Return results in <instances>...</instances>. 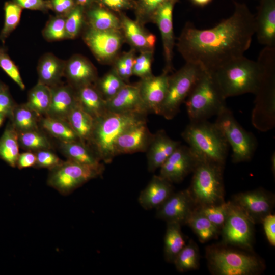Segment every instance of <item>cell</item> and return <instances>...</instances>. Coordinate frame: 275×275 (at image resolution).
Returning <instances> with one entry per match:
<instances>
[{
	"instance_id": "6da1fadb",
	"label": "cell",
	"mask_w": 275,
	"mask_h": 275,
	"mask_svg": "<svg viewBox=\"0 0 275 275\" xmlns=\"http://www.w3.org/2000/svg\"><path fill=\"white\" fill-rule=\"evenodd\" d=\"M234 3L233 14L212 28L201 30L186 24L177 44L186 62L213 72L244 56L255 34L254 15L244 4Z\"/></svg>"
},
{
	"instance_id": "7a4b0ae2",
	"label": "cell",
	"mask_w": 275,
	"mask_h": 275,
	"mask_svg": "<svg viewBox=\"0 0 275 275\" xmlns=\"http://www.w3.org/2000/svg\"><path fill=\"white\" fill-rule=\"evenodd\" d=\"M147 115L136 113L107 112L95 119L89 146L96 152L102 162L109 163L116 156L115 143L118 138L129 126L146 119Z\"/></svg>"
},
{
	"instance_id": "3957f363",
	"label": "cell",
	"mask_w": 275,
	"mask_h": 275,
	"mask_svg": "<svg viewBox=\"0 0 275 275\" xmlns=\"http://www.w3.org/2000/svg\"><path fill=\"white\" fill-rule=\"evenodd\" d=\"M212 72L226 98L246 93L255 94L262 75L258 62L244 56L230 61Z\"/></svg>"
},
{
	"instance_id": "277c9868",
	"label": "cell",
	"mask_w": 275,
	"mask_h": 275,
	"mask_svg": "<svg viewBox=\"0 0 275 275\" xmlns=\"http://www.w3.org/2000/svg\"><path fill=\"white\" fill-rule=\"evenodd\" d=\"M181 135L198 158L225 165L229 145L215 123L190 122Z\"/></svg>"
},
{
	"instance_id": "5b68a950",
	"label": "cell",
	"mask_w": 275,
	"mask_h": 275,
	"mask_svg": "<svg viewBox=\"0 0 275 275\" xmlns=\"http://www.w3.org/2000/svg\"><path fill=\"white\" fill-rule=\"evenodd\" d=\"M226 99L213 73L204 70L184 101L190 122L217 116L227 106Z\"/></svg>"
},
{
	"instance_id": "8992f818",
	"label": "cell",
	"mask_w": 275,
	"mask_h": 275,
	"mask_svg": "<svg viewBox=\"0 0 275 275\" xmlns=\"http://www.w3.org/2000/svg\"><path fill=\"white\" fill-rule=\"evenodd\" d=\"M199 158L188 189L197 207L216 205L224 200V166Z\"/></svg>"
},
{
	"instance_id": "52a82bcc",
	"label": "cell",
	"mask_w": 275,
	"mask_h": 275,
	"mask_svg": "<svg viewBox=\"0 0 275 275\" xmlns=\"http://www.w3.org/2000/svg\"><path fill=\"white\" fill-rule=\"evenodd\" d=\"M204 70L199 64L186 62L169 75L167 95L159 115L168 120L175 117Z\"/></svg>"
},
{
	"instance_id": "ba28073f",
	"label": "cell",
	"mask_w": 275,
	"mask_h": 275,
	"mask_svg": "<svg viewBox=\"0 0 275 275\" xmlns=\"http://www.w3.org/2000/svg\"><path fill=\"white\" fill-rule=\"evenodd\" d=\"M207 258L212 272L219 275L254 274L263 266L256 257L225 248H208Z\"/></svg>"
},
{
	"instance_id": "9c48e42d",
	"label": "cell",
	"mask_w": 275,
	"mask_h": 275,
	"mask_svg": "<svg viewBox=\"0 0 275 275\" xmlns=\"http://www.w3.org/2000/svg\"><path fill=\"white\" fill-rule=\"evenodd\" d=\"M215 124L232 149L234 163L248 161L253 157L257 147L255 136L239 124L232 112L227 106L217 116Z\"/></svg>"
},
{
	"instance_id": "30bf717a",
	"label": "cell",
	"mask_w": 275,
	"mask_h": 275,
	"mask_svg": "<svg viewBox=\"0 0 275 275\" xmlns=\"http://www.w3.org/2000/svg\"><path fill=\"white\" fill-rule=\"evenodd\" d=\"M103 172L91 167L67 159L49 170L47 183L61 194L66 196L90 180L100 176Z\"/></svg>"
},
{
	"instance_id": "8fae6325",
	"label": "cell",
	"mask_w": 275,
	"mask_h": 275,
	"mask_svg": "<svg viewBox=\"0 0 275 275\" xmlns=\"http://www.w3.org/2000/svg\"><path fill=\"white\" fill-rule=\"evenodd\" d=\"M251 121L258 130L265 132L275 125V75L269 73L262 78L255 93Z\"/></svg>"
},
{
	"instance_id": "7c38bea8",
	"label": "cell",
	"mask_w": 275,
	"mask_h": 275,
	"mask_svg": "<svg viewBox=\"0 0 275 275\" xmlns=\"http://www.w3.org/2000/svg\"><path fill=\"white\" fill-rule=\"evenodd\" d=\"M254 223L238 206L230 202L222 229L225 243L244 249H252Z\"/></svg>"
},
{
	"instance_id": "4fadbf2b",
	"label": "cell",
	"mask_w": 275,
	"mask_h": 275,
	"mask_svg": "<svg viewBox=\"0 0 275 275\" xmlns=\"http://www.w3.org/2000/svg\"><path fill=\"white\" fill-rule=\"evenodd\" d=\"M84 39L96 58L106 63L116 58L124 38L121 31H100L89 27Z\"/></svg>"
},
{
	"instance_id": "5bb4252c",
	"label": "cell",
	"mask_w": 275,
	"mask_h": 275,
	"mask_svg": "<svg viewBox=\"0 0 275 275\" xmlns=\"http://www.w3.org/2000/svg\"><path fill=\"white\" fill-rule=\"evenodd\" d=\"M197 206L188 189L173 193L156 208V218L181 225L187 222Z\"/></svg>"
},
{
	"instance_id": "9a60e30c",
	"label": "cell",
	"mask_w": 275,
	"mask_h": 275,
	"mask_svg": "<svg viewBox=\"0 0 275 275\" xmlns=\"http://www.w3.org/2000/svg\"><path fill=\"white\" fill-rule=\"evenodd\" d=\"M198 160L188 146L180 145L161 166L159 175L172 183L180 182L193 172Z\"/></svg>"
},
{
	"instance_id": "2e32d148",
	"label": "cell",
	"mask_w": 275,
	"mask_h": 275,
	"mask_svg": "<svg viewBox=\"0 0 275 275\" xmlns=\"http://www.w3.org/2000/svg\"><path fill=\"white\" fill-rule=\"evenodd\" d=\"M146 119L129 126L117 139L115 156L146 152L153 134L149 130Z\"/></svg>"
},
{
	"instance_id": "e0dca14e",
	"label": "cell",
	"mask_w": 275,
	"mask_h": 275,
	"mask_svg": "<svg viewBox=\"0 0 275 275\" xmlns=\"http://www.w3.org/2000/svg\"><path fill=\"white\" fill-rule=\"evenodd\" d=\"M169 77V73L163 71L159 75H152L141 79L137 83L141 97L149 113L159 115L167 95Z\"/></svg>"
},
{
	"instance_id": "ac0fdd59",
	"label": "cell",
	"mask_w": 275,
	"mask_h": 275,
	"mask_svg": "<svg viewBox=\"0 0 275 275\" xmlns=\"http://www.w3.org/2000/svg\"><path fill=\"white\" fill-rule=\"evenodd\" d=\"M178 0H169L156 11L153 22L156 23L160 31L163 49L166 66L163 71L168 73L173 69L172 59L175 37L173 25V12Z\"/></svg>"
},
{
	"instance_id": "d6986e66",
	"label": "cell",
	"mask_w": 275,
	"mask_h": 275,
	"mask_svg": "<svg viewBox=\"0 0 275 275\" xmlns=\"http://www.w3.org/2000/svg\"><path fill=\"white\" fill-rule=\"evenodd\" d=\"M240 208L255 224L262 222L271 213L273 199L261 189L241 193L236 195L232 202Z\"/></svg>"
},
{
	"instance_id": "ffe728a7",
	"label": "cell",
	"mask_w": 275,
	"mask_h": 275,
	"mask_svg": "<svg viewBox=\"0 0 275 275\" xmlns=\"http://www.w3.org/2000/svg\"><path fill=\"white\" fill-rule=\"evenodd\" d=\"M255 34L265 47H275V0H261L254 16Z\"/></svg>"
},
{
	"instance_id": "44dd1931",
	"label": "cell",
	"mask_w": 275,
	"mask_h": 275,
	"mask_svg": "<svg viewBox=\"0 0 275 275\" xmlns=\"http://www.w3.org/2000/svg\"><path fill=\"white\" fill-rule=\"evenodd\" d=\"M108 112L136 113L147 115L149 113L141 97L138 84H126L111 99L106 101Z\"/></svg>"
},
{
	"instance_id": "7402d4cb",
	"label": "cell",
	"mask_w": 275,
	"mask_h": 275,
	"mask_svg": "<svg viewBox=\"0 0 275 275\" xmlns=\"http://www.w3.org/2000/svg\"><path fill=\"white\" fill-rule=\"evenodd\" d=\"M180 145V141L172 140L164 130L153 134L146 151L148 171L154 172L160 168Z\"/></svg>"
},
{
	"instance_id": "603a6c76",
	"label": "cell",
	"mask_w": 275,
	"mask_h": 275,
	"mask_svg": "<svg viewBox=\"0 0 275 275\" xmlns=\"http://www.w3.org/2000/svg\"><path fill=\"white\" fill-rule=\"evenodd\" d=\"M64 75L74 89L94 85L98 79L95 67L80 56H74L66 62Z\"/></svg>"
},
{
	"instance_id": "cb8c5ba5",
	"label": "cell",
	"mask_w": 275,
	"mask_h": 275,
	"mask_svg": "<svg viewBox=\"0 0 275 275\" xmlns=\"http://www.w3.org/2000/svg\"><path fill=\"white\" fill-rule=\"evenodd\" d=\"M121 31L124 39L135 50L154 51L156 36L146 31L143 25L126 15L121 14Z\"/></svg>"
},
{
	"instance_id": "d4e9b609",
	"label": "cell",
	"mask_w": 275,
	"mask_h": 275,
	"mask_svg": "<svg viewBox=\"0 0 275 275\" xmlns=\"http://www.w3.org/2000/svg\"><path fill=\"white\" fill-rule=\"evenodd\" d=\"M172 183L159 175H154L138 197L140 205L146 210L156 208L173 193Z\"/></svg>"
},
{
	"instance_id": "484cf974",
	"label": "cell",
	"mask_w": 275,
	"mask_h": 275,
	"mask_svg": "<svg viewBox=\"0 0 275 275\" xmlns=\"http://www.w3.org/2000/svg\"><path fill=\"white\" fill-rule=\"evenodd\" d=\"M51 88V103L45 116L67 121L70 113L78 103L75 90L70 85L59 84Z\"/></svg>"
},
{
	"instance_id": "4316f807",
	"label": "cell",
	"mask_w": 275,
	"mask_h": 275,
	"mask_svg": "<svg viewBox=\"0 0 275 275\" xmlns=\"http://www.w3.org/2000/svg\"><path fill=\"white\" fill-rule=\"evenodd\" d=\"M59 149L67 159L104 171V166L99 156L88 145L80 141L59 142Z\"/></svg>"
},
{
	"instance_id": "83f0119b",
	"label": "cell",
	"mask_w": 275,
	"mask_h": 275,
	"mask_svg": "<svg viewBox=\"0 0 275 275\" xmlns=\"http://www.w3.org/2000/svg\"><path fill=\"white\" fill-rule=\"evenodd\" d=\"M75 90L78 105L94 119L108 112L106 101L94 84L82 86Z\"/></svg>"
},
{
	"instance_id": "f1b7e54d",
	"label": "cell",
	"mask_w": 275,
	"mask_h": 275,
	"mask_svg": "<svg viewBox=\"0 0 275 275\" xmlns=\"http://www.w3.org/2000/svg\"><path fill=\"white\" fill-rule=\"evenodd\" d=\"M65 64L51 53L44 55L37 67L38 82L50 88L59 85L61 77L64 75Z\"/></svg>"
},
{
	"instance_id": "f546056e",
	"label": "cell",
	"mask_w": 275,
	"mask_h": 275,
	"mask_svg": "<svg viewBox=\"0 0 275 275\" xmlns=\"http://www.w3.org/2000/svg\"><path fill=\"white\" fill-rule=\"evenodd\" d=\"M86 12L89 27L100 31H121L120 18L100 5L91 4Z\"/></svg>"
},
{
	"instance_id": "4dcf8cb0",
	"label": "cell",
	"mask_w": 275,
	"mask_h": 275,
	"mask_svg": "<svg viewBox=\"0 0 275 275\" xmlns=\"http://www.w3.org/2000/svg\"><path fill=\"white\" fill-rule=\"evenodd\" d=\"M67 121L80 141L89 146L95 119L77 104L70 113Z\"/></svg>"
},
{
	"instance_id": "1f68e13d",
	"label": "cell",
	"mask_w": 275,
	"mask_h": 275,
	"mask_svg": "<svg viewBox=\"0 0 275 275\" xmlns=\"http://www.w3.org/2000/svg\"><path fill=\"white\" fill-rule=\"evenodd\" d=\"M39 125L45 131L60 142L80 141L67 120L43 116L40 117Z\"/></svg>"
},
{
	"instance_id": "d6a6232c",
	"label": "cell",
	"mask_w": 275,
	"mask_h": 275,
	"mask_svg": "<svg viewBox=\"0 0 275 275\" xmlns=\"http://www.w3.org/2000/svg\"><path fill=\"white\" fill-rule=\"evenodd\" d=\"M181 225L175 222H167L164 238V257L166 261L173 263L175 258L186 245Z\"/></svg>"
},
{
	"instance_id": "836d02e7",
	"label": "cell",
	"mask_w": 275,
	"mask_h": 275,
	"mask_svg": "<svg viewBox=\"0 0 275 275\" xmlns=\"http://www.w3.org/2000/svg\"><path fill=\"white\" fill-rule=\"evenodd\" d=\"M19 147L18 133L10 122L0 138V158L11 167H16Z\"/></svg>"
},
{
	"instance_id": "e575fe53",
	"label": "cell",
	"mask_w": 275,
	"mask_h": 275,
	"mask_svg": "<svg viewBox=\"0 0 275 275\" xmlns=\"http://www.w3.org/2000/svg\"><path fill=\"white\" fill-rule=\"evenodd\" d=\"M40 117L25 103L16 104L10 118L19 133L39 129Z\"/></svg>"
},
{
	"instance_id": "d590c367",
	"label": "cell",
	"mask_w": 275,
	"mask_h": 275,
	"mask_svg": "<svg viewBox=\"0 0 275 275\" xmlns=\"http://www.w3.org/2000/svg\"><path fill=\"white\" fill-rule=\"evenodd\" d=\"M51 95L50 87L38 82L29 91L26 104L40 117L45 116L50 106Z\"/></svg>"
},
{
	"instance_id": "8d00e7d4",
	"label": "cell",
	"mask_w": 275,
	"mask_h": 275,
	"mask_svg": "<svg viewBox=\"0 0 275 275\" xmlns=\"http://www.w3.org/2000/svg\"><path fill=\"white\" fill-rule=\"evenodd\" d=\"M186 224L189 226L202 242L215 238L220 230L203 215L197 208L188 218Z\"/></svg>"
},
{
	"instance_id": "74e56055",
	"label": "cell",
	"mask_w": 275,
	"mask_h": 275,
	"mask_svg": "<svg viewBox=\"0 0 275 275\" xmlns=\"http://www.w3.org/2000/svg\"><path fill=\"white\" fill-rule=\"evenodd\" d=\"M19 146L28 151L51 149L52 145L47 136L40 129L18 133Z\"/></svg>"
},
{
	"instance_id": "f35d334b",
	"label": "cell",
	"mask_w": 275,
	"mask_h": 275,
	"mask_svg": "<svg viewBox=\"0 0 275 275\" xmlns=\"http://www.w3.org/2000/svg\"><path fill=\"white\" fill-rule=\"evenodd\" d=\"M199 254L196 244L192 240L179 253L173 263L176 269L184 272L196 269L199 266Z\"/></svg>"
},
{
	"instance_id": "ab89813d",
	"label": "cell",
	"mask_w": 275,
	"mask_h": 275,
	"mask_svg": "<svg viewBox=\"0 0 275 275\" xmlns=\"http://www.w3.org/2000/svg\"><path fill=\"white\" fill-rule=\"evenodd\" d=\"M127 83L124 82L112 69L100 79L94 85L106 101L113 97Z\"/></svg>"
},
{
	"instance_id": "60d3db41",
	"label": "cell",
	"mask_w": 275,
	"mask_h": 275,
	"mask_svg": "<svg viewBox=\"0 0 275 275\" xmlns=\"http://www.w3.org/2000/svg\"><path fill=\"white\" fill-rule=\"evenodd\" d=\"M22 9L20 6L12 1L5 3L4 24L0 33V40L3 43L19 24Z\"/></svg>"
},
{
	"instance_id": "b9f144b4",
	"label": "cell",
	"mask_w": 275,
	"mask_h": 275,
	"mask_svg": "<svg viewBox=\"0 0 275 275\" xmlns=\"http://www.w3.org/2000/svg\"><path fill=\"white\" fill-rule=\"evenodd\" d=\"M169 0H137L134 3L136 10V21L142 25L153 22L158 9Z\"/></svg>"
},
{
	"instance_id": "7bdbcfd3",
	"label": "cell",
	"mask_w": 275,
	"mask_h": 275,
	"mask_svg": "<svg viewBox=\"0 0 275 275\" xmlns=\"http://www.w3.org/2000/svg\"><path fill=\"white\" fill-rule=\"evenodd\" d=\"M230 202H224L222 203L198 207V210L214 224L221 229L226 221Z\"/></svg>"
},
{
	"instance_id": "ee69618b",
	"label": "cell",
	"mask_w": 275,
	"mask_h": 275,
	"mask_svg": "<svg viewBox=\"0 0 275 275\" xmlns=\"http://www.w3.org/2000/svg\"><path fill=\"white\" fill-rule=\"evenodd\" d=\"M135 50L131 49L118 57L115 61L113 69L126 83H128L132 75L133 67L135 60Z\"/></svg>"
},
{
	"instance_id": "f6af8a7d",
	"label": "cell",
	"mask_w": 275,
	"mask_h": 275,
	"mask_svg": "<svg viewBox=\"0 0 275 275\" xmlns=\"http://www.w3.org/2000/svg\"><path fill=\"white\" fill-rule=\"evenodd\" d=\"M44 38L49 41L67 38L65 29V16L58 15L51 17L43 31Z\"/></svg>"
},
{
	"instance_id": "bcb514c9",
	"label": "cell",
	"mask_w": 275,
	"mask_h": 275,
	"mask_svg": "<svg viewBox=\"0 0 275 275\" xmlns=\"http://www.w3.org/2000/svg\"><path fill=\"white\" fill-rule=\"evenodd\" d=\"M85 8L78 5L65 16L67 38L73 39L78 34L84 21Z\"/></svg>"
},
{
	"instance_id": "7dc6e473",
	"label": "cell",
	"mask_w": 275,
	"mask_h": 275,
	"mask_svg": "<svg viewBox=\"0 0 275 275\" xmlns=\"http://www.w3.org/2000/svg\"><path fill=\"white\" fill-rule=\"evenodd\" d=\"M0 68L21 90H24L25 85L18 67L11 59L6 49L2 47H0Z\"/></svg>"
},
{
	"instance_id": "c3c4849f",
	"label": "cell",
	"mask_w": 275,
	"mask_h": 275,
	"mask_svg": "<svg viewBox=\"0 0 275 275\" xmlns=\"http://www.w3.org/2000/svg\"><path fill=\"white\" fill-rule=\"evenodd\" d=\"M154 51H141L135 58L133 67L132 75L142 78L147 77L152 74L151 65L153 59Z\"/></svg>"
},
{
	"instance_id": "681fc988",
	"label": "cell",
	"mask_w": 275,
	"mask_h": 275,
	"mask_svg": "<svg viewBox=\"0 0 275 275\" xmlns=\"http://www.w3.org/2000/svg\"><path fill=\"white\" fill-rule=\"evenodd\" d=\"M36 162L34 167L46 168L49 170L60 164L62 160L51 149H45L35 152Z\"/></svg>"
},
{
	"instance_id": "f907efd6",
	"label": "cell",
	"mask_w": 275,
	"mask_h": 275,
	"mask_svg": "<svg viewBox=\"0 0 275 275\" xmlns=\"http://www.w3.org/2000/svg\"><path fill=\"white\" fill-rule=\"evenodd\" d=\"M49 9L58 15L66 16L76 5L74 0H47Z\"/></svg>"
},
{
	"instance_id": "816d5d0a",
	"label": "cell",
	"mask_w": 275,
	"mask_h": 275,
	"mask_svg": "<svg viewBox=\"0 0 275 275\" xmlns=\"http://www.w3.org/2000/svg\"><path fill=\"white\" fill-rule=\"evenodd\" d=\"M16 105L8 88L0 94V114L10 118Z\"/></svg>"
},
{
	"instance_id": "f5cc1de1",
	"label": "cell",
	"mask_w": 275,
	"mask_h": 275,
	"mask_svg": "<svg viewBox=\"0 0 275 275\" xmlns=\"http://www.w3.org/2000/svg\"><path fill=\"white\" fill-rule=\"evenodd\" d=\"M266 237L269 243L275 245V216L271 213L266 215L262 221Z\"/></svg>"
},
{
	"instance_id": "db71d44e",
	"label": "cell",
	"mask_w": 275,
	"mask_h": 275,
	"mask_svg": "<svg viewBox=\"0 0 275 275\" xmlns=\"http://www.w3.org/2000/svg\"><path fill=\"white\" fill-rule=\"evenodd\" d=\"M22 9L46 11L49 10L47 0H12Z\"/></svg>"
},
{
	"instance_id": "11a10c76",
	"label": "cell",
	"mask_w": 275,
	"mask_h": 275,
	"mask_svg": "<svg viewBox=\"0 0 275 275\" xmlns=\"http://www.w3.org/2000/svg\"><path fill=\"white\" fill-rule=\"evenodd\" d=\"M101 3L108 9L119 12L134 6L131 0H99Z\"/></svg>"
},
{
	"instance_id": "9f6ffc18",
	"label": "cell",
	"mask_w": 275,
	"mask_h": 275,
	"mask_svg": "<svg viewBox=\"0 0 275 275\" xmlns=\"http://www.w3.org/2000/svg\"><path fill=\"white\" fill-rule=\"evenodd\" d=\"M36 162L35 153L26 151V152L19 153L16 167L19 169L34 167Z\"/></svg>"
},
{
	"instance_id": "6f0895ef",
	"label": "cell",
	"mask_w": 275,
	"mask_h": 275,
	"mask_svg": "<svg viewBox=\"0 0 275 275\" xmlns=\"http://www.w3.org/2000/svg\"><path fill=\"white\" fill-rule=\"evenodd\" d=\"M76 5L80 6L84 8H87L93 4L94 0H74Z\"/></svg>"
},
{
	"instance_id": "680465c9",
	"label": "cell",
	"mask_w": 275,
	"mask_h": 275,
	"mask_svg": "<svg viewBox=\"0 0 275 275\" xmlns=\"http://www.w3.org/2000/svg\"><path fill=\"white\" fill-rule=\"evenodd\" d=\"M191 2L195 5L203 7L209 3H210L212 0H190Z\"/></svg>"
},
{
	"instance_id": "91938a15",
	"label": "cell",
	"mask_w": 275,
	"mask_h": 275,
	"mask_svg": "<svg viewBox=\"0 0 275 275\" xmlns=\"http://www.w3.org/2000/svg\"><path fill=\"white\" fill-rule=\"evenodd\" d=\"M271 160L272 170V171H273V172H274V162H275L274 153L272 154Z\"/></svg>"
},
{
	"instance_id": "94428289",
	"label": "cell",
	"mask_w": 275,
	"mask_h": 275,
	"mask_svg": "<svg viewBox=\"0 0 275 275\" xmlns=\"http://www.w3.org/2000/svg\"><path fill=\"white\" fill-rule=\"evenodd\" d=\"M7 88V86L0 81V94Z\"/></svg>"
},
{
	"instance_id": "6125c7cd",
	"label": "cell",
	"mask_w": 275,
	"mask_h": 275,
	"mask_svg": "<svg viewBox=\"0 0 275 275\" xmlns=\"http://www.w3.org/2000/svg\"><path fill=\"white\" fill-rule=\"evenodd\" d=\"M6 117L4 115L0 114V126L3 124Z\"/></svg>"
}]
</instances>
